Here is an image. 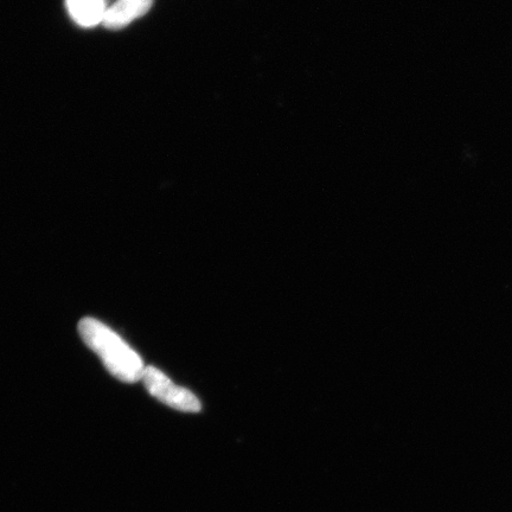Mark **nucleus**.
<instances>
[{
    "label": "nucleus",
    "instance_id": "nucleus-2",
    "mask_svg": "<svg viewBox=\"0 0 512 512\" xmlns=\"http://www.w3.org/2000/svg\"><path fill=\"white\" fill-rule=\"evenodd\" d=\"M143 382L147 392L164 405L185 413H198L201 403L189 390L176 386L162 370L146 367Z\"/></svg>",
    "mask_w": 512,
    "mask_h": 512
},
{
    "label": "nucleus",
    "instance_id": "nucleus-3",
    "mask_svg": "<svg viewBox=\"0 0 512 512\" xmlns=\"http://www.w3.org/2000/svg\"><path fill=\"white\" fill-rule=\"evenodd\" d=\"M152 4L153 0H118L107 9L104 24L108 29H123L146 15Z\"/></svg>",
    "mask_w": 512,
    "mask_h": 512
},
{
    "label": "nucleus",
    "instance_id": "nucleus-1",
    "mask_svg": "<svg viewBox=\"0 0 512 512\" xmlns=\"http://www.w3.org/2000/svg\"><path fill=\"white\" fill-rule=\"evenodd\" d=\"M78 329L82 341L100 357L115 379L125 383L143 379L146 367L142 357L117 332L91 317L81 319Z\"/></svg>",
    "mask_w": 512,
    "mask_h": 512
},
{
    "label": "nucleus",
    "instance_id": "nucleus-4",
    "mask_svg": "<svg viewBox=\"0 0 512 512\" xmlns=\"http://www.w3.org/2000/svg\"><path fill=\"white\" fill-rule=\"evenodd\" d=\"M67 8L74 21L86 28L104 22L107 11L105 0H67Z\"/></svg>",
    "mask_w": 512,
    "mask_h": 512
}]
</instances>
